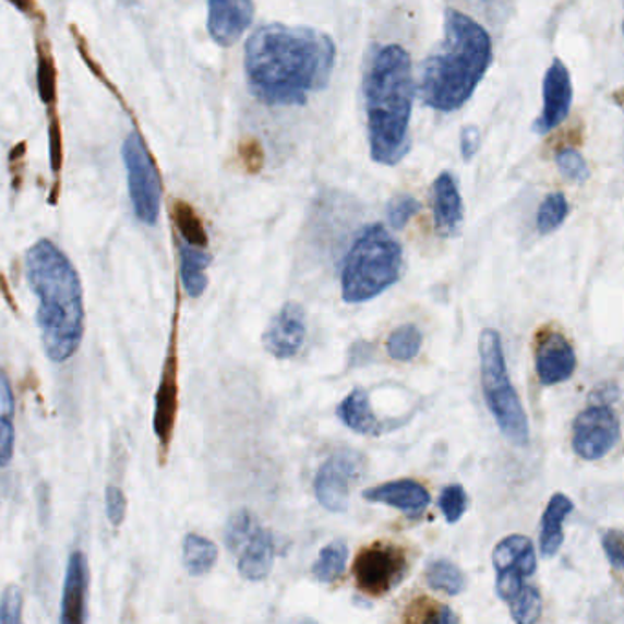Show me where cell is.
Masks as SVG:
<instances>
[{
  "label": "cell",
  "instance_id": "cell-7",
  "mask_svg": "<svg viewBox=\"0 0 624 624\" xmlns=\"http://www.w3.org/2000/svg\"><path fill=\"white\" fill-rule=\"evenodd\" d=\"M121 154L125 161L127 182L134 213L143 224L154 226L158 221L161 205V183L140 132L132 131L127 136Z\"/></svg>",
  "mask_w": 624,
  "mask_h": 624
},
{
  "label": "cell",
  "instance_id": "cell-44",
  "mask_svg": "<svg viewBox=\"0 0 624 624\" xmlns=\"http://www.w3.org/2000/svg\"><path fill=\"white\" fill-rule=\"evenodd\" d=\"M242 154H244L245 164L255 165L253 169H261L262 165V153L259 143L250 142L242 145Z\"/></svg>",
  "mask_w": 624,
  "mask_h": 624
},
{
  "label": "cell",
  "instance_id": "cell-45",
  "mask_svg": "<svg viewBox=\"0 0 624 624\" xmlns=\"http://www.w3.org/2000/svg\"><path fill=\"white\" fill-rule=\"evenodd\" d=\"M370 352H372V345L369 343H356L353 345L352 350H350V364H361V361H369Z\"/></svg>",
  "mask_w": 624,
  "mask_h": 624
},
{
  "label": "cell",
  "instance_id": "cell-8",
  "mask_svg": "<svg viewBox=\"0 0 624 624\" xmlns=\"http://www.w3.org/2000/svg\"><path fill=\"white\" fill-rule=\"evenodd\" d=\"M409 572V559L404 548L392 542L364 545L353 561L352 574L364 596L385 597Z\"/></svg>",
  "mask_w": 624,
  "mask_h": 624
},
{
  "label": "cell",
  "instance_id": "cell-16",
  "mask_svg": "<svg viewBox=\"0 0 624 624\" xmlns=\"http://www.w3.org/2000/svg\"><path fill=\"white\" fill-rule=\"evenodd\" d=\"M255 13L253 0H209L207 29L216 45L233 46L250 28Z\"/></svg>",
  "mask_w": 624,
  "mask_h": 624
},
{
  "label": "cell",
  "instance_id": "cell-9",
  "mask_svg": "<svg viewBox=\"0 0 624 624\" xmlns=\"http://www.w3.org/2000/svg\"><path fill=\"white\" fill-rule=\"evenodd\" d=\"M361 456L353 451H337L332 454L323 466L319 467L313 491L319 504L332 513L347 511L350 502V491L361 475Z\"/></svg>",
  "mask_w": 624,
  "mask_h": 624
},
{
  "label": "cell",
  "instance_id": "cell-5",
  "mask_svg": "<svg viewBox=\"0 0 624 624\" xmlns=\"http://www.w3.org/2000/svg\"><path fill=\"white\" fill-rule=\"evenodd\" d=\"M404 250L385 227L375 224L359 235L340 273V296L348 304L381 296L401 277Z\"/></svg>",
  "mask_w": 624,
  "mask_h": 624
},
{
  "label": "cell",
  "instance_id": "cell-32",
  "mask_svg": "<svg viewBox=\"0 0 624 624\" xmlns=\"http://www.w3.org/2000/svg\"><path fill=\"white\" fill-rule=\"evenodd\" d=\"M175 218H177L178 229H180V233H182L183 240L188 244L196 245V248H205L207 245V235H205L204 226H202V221H200L191 205L185 204V202H177V205H175Z\"/></svg>",
  "mask_w": 624,
  "mask_h": 624
},
{
  "label": "cell",
  "instance_id": "cell-24",
  "mask_svg": "<svg viewBox=\"0 0 624 624\" xmlns=\"http://www.w3.org/2000/svg\"><path fill=\"white\" fill-rule=\"evenodd\" d=\"M15 397H13L12 383L0 369V467H7L13 458L15 451Z\"/></svg>",
  "mask_w": 624,
  "mask_h": 624
},
{
  "label": "cell",
  "instance_id": "cell-23",
  "mask_svg": "<svg viewBox=\"0 0 624 624\" xmlns=\"http://www.w3.org/2000/svg\"><path fill=\"white\" fill-rule=\"evenodd\" d=\"M180 250V277H182L183 288L191 297H200L207 288V277L205 269L211 264V256L202 248L182 242L178 245Z\"/></svg>",
  "mask_w": 624,
  "mask_h": 624
},
{
  "label": "cell",
  "instance_id": "cell-40",
  "mask_svg": "<svg viewBox=\"0 0 624 624\" xmlns=\"http://www.w3.org/2000/svg\"><path fill=\"white\" fill-rule=\"evenodd\" d=\"M107 517L110 520L112 526H121L123 520H125V513H127V500L125 494L121 491L120 488H110L107 489Z\"/></svg>",
  "mask_w": 624,
  "mask_h": 624
},
{
  "label": "cell",
  "instance_id": "cell-4",
  "mask_svg": "<svg viewBox=\"0 0 624 624\" xmlns=\"http://www.w3.org/2000/svg\"><path fill=\"white\" fill-rule=\"evenodd\" d=\"M372 159L396 165L409 153V125L415 101V75L407 51L386 45L375 51L364 77Z\"/></svg>",
  "mask_w": 624,
  "mask_h": 624
},
{
  "label": "cell",
  "instance_id": "cell-15",
  "mask_svg": "<svg viewBox=\"0 0 624 624\" xmlns=\"http://www.w3.org/2000/svg\"><path fill=\"white\" fill-rule=\"evenodd\" d=\"M175 339L177 329L172 328L169 350L165 359L164 372L159 380L158 394H156V409H154V432L158 436L159 447L167 453L175 420L178 410V381H177V353H175Z\"/></svg>",
  "mask_w": 624,
  "mask_h": 624
},
{
  "label": "cell",
  "instance_id": "cell-13",
  "mask_svg": "<svg viewBox=\"0 0 624 624\" xmlns=\"http://www.w3.org/2000/svg\"><path fill=\"white\" fill-rule=\"evenodd\" d=\"M307 339V313L301 304L286 302L267 324L262 343L273 358L290 359L299 353Z\"/></svg>",
  "mask_w": 624,
  "mask_h": 624
},
{
  "label": "cell",
  "instance_id": "cell-17",
  "mask_svg": "<svg viewBox=\"0 0 624 624\" xmlns=\"http://www.w3.org/2000/svg\"><path fill=\"white\" fill-rule=\"evenodd\" d=\"M363 499L374 504L391 505L407 517H420L431 504V494L416 480H396L367 489Z\"/></svg>",
  "mask_w": 624,
  "mask_h": 624
},
{
  "label": "cell",
  "instance_id": "cell-11",
  "mask_svg": "<svg viewBox=\"0 0 624 624\" xmlns=\"http://www.w3.org/2000/svg\"><path fill=\"white\" fill-rule=\"evenodd\" d=\"M493 566L496 569V593L507 602L537 572L533 542L524 535L505 537L494 548Z\"/></svg>",
  "mask_w": 624,
  "mask_h": 624
},
{
  "label": "cell",
  "instance_id": "cell-18",
  "mask_svg": "<svg viewBox=\"0 0 624 624\" xmlns=\"http://www.w3.org/2000/svg\"><path fill=\"white\" fill-rule=\"evenodd\" d=\"M86 591H88V566L86 556L75 551L70 556L64 579L63 602H61V623H85Z\"/></svg>",
  "mask_w": 624,
  "mask_h": 624
},
{
  "label": "cell",
  "instance_id": "cell-30",
  "mask_svg": "<svg viewBox=\"0 0 624 624\" xmlns=\"http://www.w3.org/2000/svg\"><path fill=\"white\" fill-rule=\"evenodd\" d=\"M256 528H259V523L250 511H237L233 517L227 520L226 531H224V542H226L227 550L231 551L233 555H239L245 542L251 539V535L255 533Z\"/></svg>",
  "mask_w": 624,
  "mask_h": 624
},
{
  "label": "cell",
  "instance_id": "cell-20",
  "mask_svg": "<svg viewBox=\"0 0 624 624\" xmlns=\"http://www.w3.org/2000/svg\"><path fill=\"white\" fill-rule=\"evenodd\" d=\"M237 556H239V574L245 580L256 583V580L266 579L272 572L273 559H275L272 533L259 526Z\"/></svg>",
  "mask_w": 624,
  "mask_h": 624
},
{
  "label": "cell",
  "instance_id": "cell-34",
  "mask_svg": "<svg viewBox=\"0 0 624 624\" xmlns=\"http://www.w3.org/2000/svg\"><path fill=\"white\" fill-rule=\"evenodd\" d=\"M556 167L562 172V177L575 183H583L590 177V169L586 165L585 158L575 148H562L556 154Z\"/></svg>",
  "mask_w": 624,
  "mask_h": 624
},
{
  "label": "cell",
  "instance_id": "cell-1",
  "mask_svg": "<svg viewBox=\"0 0 624 624\" xmlns=\"http://www.w3.org/2000/svg\"><path fill=\"white\" fill-rule=\"evenodd\" d=\"M335 45L319 29L266 24L245 45L251 91L267 105H302L323 91L334 70Z\"/></svg>",
  "mask_w": 624,
  "mask_h": 624
},
{
  "label": "cell",
  "instance_id": "cell-41",
  "mask_svg": "<svg viewBox=\"0 0 624 624\" xmlns=\"http://www.w3.org/2000/svg\"><path fill=\"white\" fill-rule=\"evenodd\" d=\"M461 158L471 161L480 151V131L477 127H464L460 134Z\"/></svg>",
  "mask_w": 624,
  "mask_h": 624
},
{
  "label": "cell",
  "instance_id": "cell-21",
  "mask_svg": "<svg viewBox=\"0 0 624 624\" xmlns=\"http://www.w3.org/2000/svg\"><path fill=\"white\" fill-rule=\"evenodd\" d=\"M339 418L350 431L364 434V436H377L381 432V423L375 418L372 405H370L369 392L364 388H353L337 407Z\"/></svg>",
  "mask_w": 624,
  "mask_h": 624
},
{
  "label": "cell",
  "instance_id": "cell-35",
  "mask_svg": "<svg viewBox=\"0 0 624 624\" xmlns=\"http://www.w3.org/2000/svg\"><path fill=\"white\" fill-rule=\"evenodd\" d=\"M421 209V204L415 196L404 194L392 200L388 207H386V218L394 229H404L409 224L410 218Z\"/></svg>",
  "mask_w": 624,
  "mask_h": 624
},
{
  "label": "cell",
  "instance_id": "cell-46",
  "mask_svg": "<svg viewBox=\"0 0 624 624\" xmlns=\"http://www.w3.org/2000/svg\"><path fill=\"white\" fill-rule=\"evenodd\" d=\"M12 2L24 13L32 12V8H34V0H12Z\"/></svg>",
  "mask_w": 624,
  "mask_h": 624
},
{
  "label": "cell",
  "instance_id": "cell-10",
  "mask_svg": "<svg viewBox=\"0 0 624 624\" xmlns=\"http://www.w3.org/2000/svg\"><path fill=\"white\" fill-rule=\"evenodd\" d=\"M621 440V423L610 405H590L574 423V451L588 461L604 458Z\"/></svg>",
  "mask_w": 624,
  "mask_h": 624
},
{
  "label": "cell",
  "instance_id": "cell-26",
  "mask_svg": "<svg viewBox=\"0 0 624 624\" xmlns=\"http://www.w3.org/2000/svg\"><path fill=\"white\" fill-rule=\"evenodd\" d=\"M427 583L432 590L442 591L445 596H460L466 588V577L453 562L434 559L427 564Z\"/></svg>",
  "mask_w": 624,
  "mask_h": 624
},
{
  "label": "cell",
  "instance_id": "cell-37",
  "mask_svg": "<svg viewBox=\"0 0 624 624\" xmlns=\"http://www.w3.org/2000/svg\"><path fill=\"white\" fill-rule=\"evenodd\" d=\"M23 621V593L17 586H8L0 601V623L15 624Z\"/></svg>",
  "mask_w": 624,
  "mask_h": 624
},
{
  "label": "cell",
  "instance_id": "cell-39",
  "mask_svg": "<svg viewBox=\"0 0 624 624\" xmlns=\"http://www.w3.org/2000/svg\"><path fill=\"white\" fill-rule=\"evenodd\" d=\"M602 550L607 553L608 562L615 572L624 566L623 533L619 529H608L602 533Z\"/></svg>",
  "mask_w": 624,
  "mask_h": 624
},
{
  "label": "cell",
  "instance_id": "cell-36",
  "mask_svg": "<svg viewBox=\"0 0 624 624\" xmlns=\"http://www.w3.org/2000/svg\"><path fill=\"white\" fill-rule=\"evenodd\" d=\"M409 623H456L458 617L448 608L437 604V602H418V610L410 608V615H407Z\"/></svg>",
  "mask_w": 624,
  "mask_h": 624
},
{
  "label": "cell",
  "instance_id": "cell-28",
  "mask_svg": "<svg viewBox=\"0 0 624 624\" xmlns=\"http://www.w3.org/2000/svg\"><path fill=\"white\" fill-rule=\"evenodd\" d=\"M423 335L416 324H404L386 339V352L396 361H412L420 353Z\"/></svg>",
  "mask_w": 624,
  "mask_h": 624
},
{
  "label": "cell",
  "instance_id": "cell-43",
  "mask_svg": "<svg viewBox=\"0 0 624 624\" xmlns=\"http://www.w3.org/2000/svg\"><path fill=\"white\" fill-rule=\"evenodd\" d=\"M50 158L51 169L53 172H59V167H61V134H59L56 118L51 120L50 125Z\"/></svg>",
  "mask_w": 624,
  "mask_h": 624
},
{
  "label": "cell",
  "instance_id": "cell-22",
  "mask_svg": "<svg viewBox=\"0 0 624 624\" xmlns=\"http://www.w3.org/2000/svg\"><path fill=\"white\" fill-rule=\"evenodd\" d=\"M572 511H574V502H572V499H567L566 494H553L550 502H548L542 524H540L539 540L540 553L545 559L555 556L559 550H561L562 542H564L562 524H564Z\"/></svg>",
  "mask_w": 624,
  "mask_h": 624
},
{
  "label": "cell",
  "instance_id": "cell-29",
  "mask_svg": "<svg viewBox=\"0 0 624 624\" xmlns=\"http://www.w3.org/2000/svg\"><path fill=\"white\" fill-rule=\"evenodd\" d=\"M507 604L511 608V617L518 624L537 623L542 613V597L531 585H524L515 596L511 597Z\"/></svg>",
  "mask_w": 624,
  "mask_h": 624
},
{
  "label": "cell",
  "instance_id": "cell-2",
  "mask_svg": "<svg viewBox=\"0 0 624 624\" xmlns=\"http://www.w3.org/2000/svg\"><path fill=\"white\" fill-rule=\"evenodd\" d=\"M24 273L37 297V326L46 356L53 363H64L80 350L85 332L80 273L50 240L29 248Z\"/></svg>",
  "mask_w": 624,
  "mask_h": 624
},
{
  "label": "cell",
  "instance_id": "cell-27",
  "mask_svg": "<svg viewBox=\"0 0 624 624\" xmlns=\"http://www.w3.org/2000/svg\"><path fill=\"white\" fill-rule=\"evenodd\" d=\"M348 561V545L343 540H334L324 545L313 564L312 574L319 583H334L339 579Z\"/></svg>",
  "mask_w": 624,
  "mask_h": 624
},
{
  "label": "cell",
  "instance_id": "cell-42",
  "mask_svg": "<svg viewBox=\"0 0 624 624\" xmlns=\"http://www.w3.org/2000/svg\"><path fill=\"white\" fill-rule=\"evenodd\" d=\"M619 397H621V388H619L617 383L608 381V383H602L601 386L593 388L590 394V405H613Z\"/></svg>",
  "mask_w": 624,
  "mask_h": 624
},
{
  "label": "cell",
  "instance_id": "cell-25",
  "mask_svg": "<svg viewBox=\"0 0 624 624\" xmlns=\"http://www.w3.org/2000/svg\"><path fill=\"white\" fill-rule=\"evenodd\" d=\"M218 559V548L215 542L205 539L202 535L189 533L183 540V564L189 575L202 577L209 574Z\"/></svg>",
  "mask_w": 624,
  "mask_h": 624
},
{
  "label": "cell",
  "instance_id": "cell-19",
  "mask_svg": "<svg viewBox=\"0 0 624 624\" xmlns=\"http://www.w3.org/2000/svg\"><path fill=\"white\" fill-rule=\"evenodd\" d=\"M432 207L437 229L445 235L456 233L464 220V205L460 189L451 172H442L432 185Z\"/></svg>",
  "mask_w": 624,
  "mask_h": 624
},
{
  "label": "cell",
  "instance_id": "cell-33",
  "mask_svg": "<svg viewBox=\"0 0 624 624\" xmlns=\"http://www.w3.org/2000/svg\"><path fill=\"white\" fill-rule=\"evenodd\" d=\"M437 504H440L443 517H445L448 524L460 523V518L466 515L467 505H469L466 489L458 485V483L443 488Z\"/></svg>",
  "mask_w": 624,
  "mask_h": 624
},
{
  "label": "cell",
  "instance_id": "cell-6",
  "mask_svg": "<svg viewBox=\"0 0 624 624\" xmlns=\"http://www.w3.org/2000/svg\"><path fill=\"white\" fill-rule=\"evenodd\" d=\"M480 370L483 397L500 431L523 447L529 442L528 416L505 369L504 347L496 329L485 328L480 335Z\"/></svg>",
  "mask_w": 624,
  "mask_h": 624
},
{
  "label": "cell",
  "instance_id": "cell-14",
  "mask_svg": "<svg viewBox=\"0 0 624 624\" xmlns=\"http://www.w3.org/2000/svg\"><path fill=\"white\" fill-rule=\"evenodd\" d=\"M542 91H544V108H542V113L533 125V131L540 136H544L566 120L569 108H572V101H574L572 75L561 59H555L545 72Z\"/></svg>",
  "mask_w": 624,
  "mask_h": 624
},
{
  "label": "cell",
  "instance_id": "cell-3",
  "mask_svg": "<svg viewBox=\"0 0 624 624\" xmlns=\"http://www.w3.org/2000/svg\"><path fill=\"white\" fill-rule=\"evenodd\" d=\"M445 37L421 70L420 96L427 107L453 112L464 107L493 63V45L482 24L458 10L445 12Z\"/></svg>",
  "mask_w": 624,
  "mask_h": 624
},
{
  "label": "cell",
  "instance_id": "cell-12",
  "mask_svg": "<svg viewBox=\"0 0 624 624\" xmlns=\"http://www.w3.org/2000/svg\"><path fill=\"white\" fill-rule=\"evenodd\" d=\"M577 369L572 343L559 329H542L535 347V370L544 386L561 385Z\"/></svg>",
  "mask_w": 624,
  "mask_h": 624
},
{
  "label": "cell",
  "instance_id": "cell-31",
  "mask_svg": "<svg viewBox=\"0 0 624 624\" xmlns=\"http://www.w3.org/2000/svg\"><path fill=\"white\" fill-rule=\"evenodd\" d=\"M567 213H569V205H567L566 196L562 193L550 194L540 205L539 215H537V227L540 233H553L564 224Z\"/></svg>",
  "mask_w": 624,
  "mask_h": 624
},
{
  "label": "cell",
  "instance_id": "cell-38",
  "mask_svg": "<svg viewBox=\"0 0 624 624\" xmlns=\"http://www.w3.org/2000/svg\"><path fill=\"white\" fill-rule=\"evenodd\" d=\"M39 92L45 103H53L56 99V69L43 46H39Z\"/></svg>",
  "mask_w": 624,
  "mask_h": 624
}]
</instances>
